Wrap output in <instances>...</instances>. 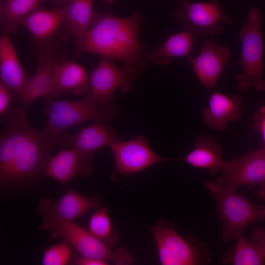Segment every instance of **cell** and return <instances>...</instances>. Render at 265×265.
<instances>
[{"mask_svg":"<svg viewBox=\"0 0 265 265\" xmlns=\"http://www.w3.org/2000/svg\"><path fill=\"white\" fill-rule=\"evenodd\" d=\"M93 153L75 147L63 149L51 157L43 174L62 183H67L77 176L86 178L93 172Z\"/></svg>","mask_w":265,"mask_h":265,"instance_id":"obj_13","label":"cell"},{"mask_svg":"<svg viewBox=\"0 0 265 265\" xmlns=\"http://www.w3.org/2000/svg\"><path fill=\"white\" fill-rule=\"evenodd\" d=\"M235 247L223 256L224 264L233 265H261L265 264V254L262 250L242 235L237 240Z\"/></svg>","mask_w":265,"mask_h":265,"instance_id":"obj_25","label":"cell"},{"mask_svg":"<svg viewBox=\"0 0 265 265\" xmlns=\"http://www.w3.org/2000/svg\"><path fill=\"white\" fill-rule=\"evenodd\" d=\"M263 18L260 11L253 7L248 12L247 20L239 31L241 43L240 64L242 72L237 74V87L241 92L253 86L258 90H265L263 79L264 47L261 32Z\"/></svg>","mask_w":265,"mask_h":265,"instance_id":"obj_6","label":"cell"},{"mask_svg":"<svg viewBox=\"0 0 265 265\" xmlns=\"http://www.w3.org/2000/svg\"><path fill=\"white\" fill-rule=\"evenodd\" d=\"M230 57L228 46L208 39L204 43L197 56H188L187 58L197 78L203 86L210 90L214 87Z\"/></svg>","mask_w":265,"mask_h":265,"instance_id":"obj_14","label":"cell"},{"mask_svg":"<svg viewBox=\"0 0 265 265\" xmlns=\"http://www.w3.org/2000/svg\"><path fill=\"white\" fill-rule=\"evenodd\" d=\"M42 0H5L0 8V28L3 34L16 33L20 21L35 10Z\"/></svg>","mask_w":265,"mask_h":265,"instance_id":"obj_24","label":"cell"},{"mask_svg":"<svg viewBox=\"0 0 265 265\" xmlns=\"http://www.w3.org/2000/svg\"><path fill=\"white\" fill-rule=\"evenodd\" d=\"M108 7L111 6L115 0H102Z\"/></svg>","mask_w":265,"mask_h":265,"instance_id":"obj_34","label":"cell"},{"mask_svg":"<svg viewBox=\"0 0 265 265\" xmlns=\"http://www.w3.org/2000/svg\"><path fill=\"white\" fill-rule=\"evenodd\" d=\"M115 168L112 179L117 174L128 175L140 172L157 163L170 159L157 154L141 135L126 141L120 140L110 146Z\"/></svg>","mask_w":265,"mask_h":265,"instance_id":"obj_10","label":"cell"},{"mask_svg":"<svg viewBox=\"0 0 265 265\" xmlns=\"http://www.w3.org/2000/svg\"><path fill=\"white\" fill-rule=\"evenodd\" d=\"M194 149L184 158L179 159L190 165L209 170L211 174L221 171L224 162L222 149L211 135H198Z\"/></svg>","mask_w":265,"mask_h":265,"instance_id":"obj_20","label":"cell"},{"mask_svg":"<svg viewBox=\"0 0 265 265\" xmlns=\"http://www.w3.org/2000/svg\"><path fill=\"white\" fill-rule=\"evenodd\" d=\"M160 263L162 265H201L211 262L207 245L193 236L186 239L171 222L159 220L152 229Z\"/></svg>","mask_w":265,"mask_h":265,"instance_id":"obj_7","label":"cell"},{"mask_svg":"<svg viewBox=\"0 0 265 265\" xmlns=\"http://www.w3.org/2000/svg\"><path fill=\"white\" fill-rule=\"evenodd\" d=\"M43 110L48 117L44 130L56 139V144L69 128L92 121H109L117 117L120 108L114 103H103L89 94L76 101L45 99Z\"/></svg>","mask_w":265,"mask_h":265,"instance_id":"obj_3","label":"cell"},{"mask_svg":"<svg viewBox=\"0 0 265 265\" xmlns=\"http://www.w3.org/2000/svg\"><path fill=\"white\" fill-rule=\"evenodd\" d=\"M223 174L215 181L218 186L236 189L239 186L252 188L265 184V149H259L234 159L224 161Z\"/></svg>","mask_w":265,"mask_h":265,"instance_id":"obj_9","label":"cell"},{"mask_svg":"<svg viewBox=\"0 0 265 265\" xmlns=\"http://www.w3.org/2000/svg\"><path fill=\"white\" fill-rule=\"evenodd\" d=\"M255 126L261 133L264 142L265 143V107H263L255 116Z\"/></svg>","mask_w":265,"mask_h":265,"instance_id":"obj_30","label":"cell"},{"mask_svg":"<svg viewBox=\"0 0 265 265\" xmlns=\"http://www.w3.org/2000/svg\"><path fill=\"white\" fill-rule=\"evenodd\" d=\"M195 37L188 30L184 29L170 36L159 47L149 50L148 59L154 63L167 65L175 57L188 56Z\"/></svg>","mask_w":265,"mask_h":265,"instance_id":"obj_22","label":"cell"},{"mask_svg":"<svg viewBox=\"0 0 265 265\" xmlns=\"http://www.w3.org/2000/svg\"><path fill=\"white\" fill-rule=\"evenodd\" d=\"M88 230L109 248L112 249L116 246L119 234L113 227L107 208L96 210L90 218Z\"/></svg>","mask_w":265,"mask_h":265,"instance_id":"obj_26","label":"cell"},{"mask_svg":"<svg viewBox=\"0 0 265 265\" xmlns=\"http://www.w3.org/2000/svg\"><path fill=\"white\" fill-rule=\"evenodd\" d=\"M101 206L102 199L100 196L88 197L70 189L56 202L47 198H42L38 205L37 210L43 216H52L73 221Z\"/></svg>","mask_w":265,"mask_h":265,"instance_id":"obj_15","label":"cell"},{"mask_svg":"<svg viewBox=\"0 0 265 265\" xmlns=\"http://www.w3.org/2000/svg\"><path fill=\"white\" fill-rule=\"evenodd\" d=\"M75 263L79 265H107L109 263L105 261L81 256L76 260Z\"/></svg>","mask_w":265,"mask_h":265,"instance_id":"obj_31","label":"cell"},{"mask_svg":"<svg viewBox=\"0 0 265 265\" xmlns=\"http://www.w3.org/2000/svg\"><path fill=\"white\" fill-rule=\"evenodd\" d=\"M120 141L115 129L96 121L80 129L75 135L64 134L60 136L57 145L66 148L75 147L81 151L91 153L105 146H110Z\"/></svg>","mask_w":265,"mask_h":265,"instance_id":"obj_16","label":"cell"},{"mask_svg":"<svg viewBox=\"0 0 265 265\" xmlns=\"http://www.w3.org/2000/svg\"><path fill=\"white\" fill-rule=\"evenodd\" d=\"M71 255V245L64 240L46 249L42 263L44 265H66L69 263Z\"/></svg>","mask_w":265,"mask_h":265,"instance_id":"obj_27","label":"cell"},{"mask_svg":"<svg viewBox=\"0 0 265 265\" xmlns=\"http://www.w3.org/2000/svg\"><path fill=\"white\" fill-rule=\"evenodd\" d=\"M70 0H42V1H48L52 4L54 7L63 8Z\"/></svg>","mask_w":265,"mask_h":265,"instance_id":"obj_32","label":"cell"},{"mask_svg":"<svg viewBox=\"0 0 265 265\" xmlns=\"http://www.w3.org/2000/svg\"><path fill=\"white\" fill-rule=\"evenodd\" d=\"M205 186L215 202L223 241L237 240L248 225L265 219V207L238 194L236 189L222 187L214 181H208Z\"/></svg>","mask_w":265,"mask_h":265,"instance_id":"obj_4","label":"cell"},{"mask_svg":"<svg viewBox=\"0 0 265 265\" xmlns=\"http://www.w3.org/2000/svg\"><path fill=\"white\" fill-rule=\"evenodd\" d=\"M251 241L259 247L265 254V231L262 227H257L254 229Z\"/></svg>","mask_w":265,"mask_h":265,"instance_id":"obj_29","label":"cell"},{"mask_svg":"<svg viewBox=\"0 0 265 265\" xmlns=\"http://www.w3.org/2000/svg\"><path fill=\"white\" fill-rule=\"evenodd\" d=\"M0 81L17 99L27 80L14 46L7 34L0 38Z\"/></svg>","mask_w":265,"mask_h":265,"instance_id":"obj_19","label":"cell"},{"mask_svg":"<svg viewBox=\"0 0 265 265\" xmlns=\"http://www.w3.org/2000/svg\"><path fill=\"white\" fill-rule=\"evenodd\" d=\"M242 109V98L240 95L230 97L214 92L210 96L209 105L202 114L204 122L210 128L223 131L229 122L239 120Z\"/></svg>","mask_w":265,"mask_h":265,"instance_id":"obj_18","label":"cell"},{"mask_svg":"<svg viewBox=\"0 0 265 265\" xmlns=\"http://www.w3.org/2000/svg\"><path fill=\"white\" fill-rule=\"evenodd\" d=\"M37 69L27 80L17 99L26 107L40 97L48 95L53 81L56 68L60 61L56 50L52 44H43L35 50Z\"/></svg>","mask_w":265,"mask_h":265,"instance_id":"obj_11","label":"cell"},{"mask_svg":"<svg viewBox=\"0 0 265 265\" xmlns=\"http://www.w3.org/2000/svg\"><path fill=\"white\" fill-rule=\"evenodd\" d=\"M184 29L199 38L203 34L213 37L221 33L223 24L231 25L234 19L223 11L216 0L192 2L187 0L180 1L173 13Z\"/></svg>","mask_w":265,"mask_h":265,"instance_id":"obj_8","label":"cell"},{"mask_svg":"<svg viewBox=\"0 0 265 265\" xmlns=\"http://www.w3.org/2000/svg\"><path fill=\"white\" fill-rule=\"evenodd\" d=\"M90 92L89 78L85 69L75 61L63 60L56 68L51 89L45 99L62 94L88 95Z\"/></svg>","mask_w":265,"mask_h":265,"instance_id":"obj_17","label":"cell"},{"mask_svg":"<svg viewBox=\"0 0 265 265\" xmlns=\"http://www.w3.org/2000/svg\"><path fill=\"white\" fill-rule=\"evenodd\" d=\"M65 22L63 8L35 9L24 17L20 25L25 28L36 40L45 41L52 37Z\"/></svg>","mask_w":265,"mask_h":265,"instance_id":"obj_21","label":"cell"},{"mask_svg":"<svg viewBox=\"0 0 265 265\" xmlns=\"http://www.w3.org/2000/svg\"><path fill=\"white\" fill-rule=\"evenodd\" d=\"M1 118V187H14L37 178L43 174L55 138L44 130L33 128L23 106L9 108Z\"/></svg>","mask_w":265,"mask_h":265,"instance_id":"obj_1","label":"cell"},{"mask_svg":"<svg viewBox=\"0 0 265 265\" xmlns=\"http://www.w3.org/2000/svg\"><path fill=\"white\" fill-rule=\"evenodd\" d=\"M98 18L91 28L76 39V53L119 59L123 68L136 79L146 66L149 51L138 38L142 24L140 11L136 10L127 17L107 13Z\"/></svg>","mask_w":265,"mask_h":265,"instance_id":"obj_2","label":"cell"},{"mask_svg":"<svg viewBox=\"0 0 265 265\" xmlns=\"http://www.w3.org/2000/svg\"><path fill=\"white\" fill-rule=\"evenodd\" d=\"M41 230L49 232L53 238H60L73 246L81 256L105 261L116 265L132 264V256L124 248L112 251L89 231L72 221L52 216H43Z\"/></svg>","mask_w":265,"mask_h":265,"instance_id":"obj_5","label":"cell"},{"mask_svg":"<svg viewBox=\"0 0 265 265\" xmlns=\"http://www.w3.org/2000/svg\"><path fill=\"white\" fill-rule=\"evenodd\" d=\"M12 94L6 86L0 81V115H3L9 109Z\"/></svg>","mask_w":265,"mask_h":265,"instance_id":"obj_28","label":"cell"},{"mask_svg":"<svg viewBox=\"0 0 265 265\" xmlns=\"http://www.w3.org/2000/svg\"><path fill=\"white\" fill-rule=\"evenodd\" d=\"M257 194L259 198L265 201V184L259 186Z\"/></svg>","mask_w":265,"mask_h":265,"instance_id":"obj_33","label":"cell"},{"mask_svg":"<svg viewBox=\"0 0 265 265\" xmlns=\"http://www.w3.org/2000/svg\"><path fill=\"white\" fill-rule=\"evenodd\" d=\"M65 23L77 39L89 29L93 17V0H71L63 7Z\"/></svg>","mask_w":265,"mask_h":265,"instance_id":"obj_23","label":"cell"},{"mask_svg":"<svg viewBox=\"0 0 265 265\" xmlns=\"http://www.w3.org/2000/svg\"><path fill=\"white\" fill-rule=\"evenodd\" d=\"M135 80L123 68L117 67L111 58L101 56L89 77V95L103 103H113L114 91L118 88L122 92L129 91Z\"/></svg>","mask_w":265,"mask_h":265,"instance_id":"obj_12","label":"cell"}]
</instances>
